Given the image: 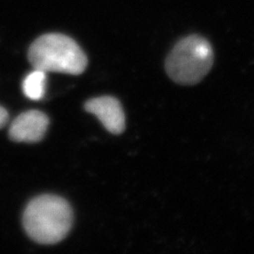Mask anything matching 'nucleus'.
<instances>
[{"label": "nucleus", "instance_id": "obj_1", "mask_svg": "<svg viewBox=\"0 0 254 254\" xmlns=\"http://www.w3.org/2000/svg\"><path fill=\"white\" fill-rule=\"evenodd\" d=\"M73 219V211L67 200L55 195H42L27 204L23 225L33 241L53 245L69 234Z\"/></svg>", "mask_w": 254, "mask_h": 254}, {"label": "nucleus", "instance_id": "obj_2", "mask_svg": "<svg viewBox=\"0 0 254 254\" xmlns=\"http://www.w3.org/2000/svg\"><path fill=\"white\" fill-rule=\"evenodd\" d=\"M27 58L34 67L46 73L80 74L88 65L81 47L70 37L48 33L37 38L29 46Z\"/></svg>", "mask_w": 254, "mask_h": 254}, {"label": "nucleus", "instance_id": "obj_3", "mask_svg": "<svg viewBox=\"0 0 254 254\" xmlns=\"http://www.w3.org/2000/svg\"><path fill=\"white\" fill-rule=\"evenodd\" d=\"M214 64V52L208 41L199 35L180 40L166 60V71L180 85H195L209 73Z\"/></svg>", "mask_w": 254, "mask_h": 254}, {"label": "nucleus", "instance_id": "obj_4", "mask_svg": "<svg viewBox=\"0 0 254 254\" xmlns=\"http://www.w3.org/2000/svg\"><path fill=\"white\" fill-rule=\"evenodd\" d=\"M49 125V119L39 110L20 114L9 127V136L16 142L33 143L43 139Z\"/></svg>", "mask_w": 254, "mask_h": 254}, {"label": "nucleus", "instance_id": "obj_5", "mask_svg": "<svg viewBox=\"0 0 254 254\" xmlns=\"http://www.w3.org/2000/svg\"><path fill=\"white\" fill-rule=\"evenodd\" d=\"M85 109L95 115L105 128L119 135L125 131L126 117L121 103L111 96L93 98L85 104Z\"/></svg>", "mask_w": 254, "mask_h": 254}, {"label": "nucleus", "instance_id": "obj_6", "mask_svg": "<svg viewBox=\"0 0 254 254\" xmlns=\"http://www.w3.org/2000/svg\"><path fill=\"white\" fill-rule=\"evenodd\" d=\"M46 73L34 69L33 72L27 74L23 82V91L27 98L31 100H40L46 92Z\"/></svg>", "mask_w": 254, "mask_h": 254}, {"label": "nucleus", "instance_id": "obj_7", "mask_svg": "<svg viewBox=\"0 0 254 254\" xmlns=\"http://www.w3.org/2000/svg\"><path fill=\"white\" fill-rule=\"evenodd\" d=\"M9 120V114L7 110L0 106V129L7 125Z\"/></svg>", "mask_w": 254, "mask_h": 254}]
</instances>
